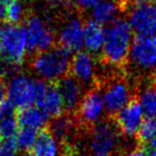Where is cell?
<instances>
[{"label": "cell", "instance_id": "4fadbf2b", "mask_svg": "<svg viewBox=\"0 0 156 156\" xmlns=\"http://www.w3.org/2000/svg\"><path fill=\"white\" fill-rule=\"evenodd\" d=\"M70 71L72 76L81 85H90L94 81L97 65L93 54L86 51H79L71 58Z\"/></svg>", "mask_w": 156, "mask_h": 156}, {"label": "cell", "instance_id": "44dd1931", "mask_svg": "<svg viewBox=\"0 0 156 156\" xmlns=\"http://www.w3.org/2000/svg\"><path fill=\"white\" fill-rule=\"evenodd\" d=\"M140 148L148 149L156 139V118H147L135 135Z\"/></svg>", "mask_w": 156, "mask_h": 156}, {"label": "cell", "instance_id": "8fae6325", "mask_svg": "<svg viewBox=\"0 0 156 156\" xmlns=\"http://www.w3.org/2000/svg\"><path fill=\"white\" fill-rule=\"evenodd\" d=\"M84 25L78 17L68 18L62 25L58 34L60 47L69 53L80 51L84 41Z\"/></svg>", "mask_w": 156, "mask_h": 156}, {"label": "cell", "instance_id": "52a82bcc", "mask_svg": "<svg viewBox=\"0 0 156 156\" xmlns=\"http://www.w3.org/2000/svg\"><path fill=\"white\" fill-rule=\"evenodd\" d=\"M129 60L136 68L144 71L156 68V35L135 36Z\"/></svg>", "mask_w": 156, "mask_h": 156}, {"label": "cell", "instance_id": "5bb4252c", "mask_svg": "<svg viewBox=\"0 0 156 156\" xmlns=\"http://www.w3.org/2000/svg\"><path fill=\"white\" fill-rule=\"evenodd\" d=\"M36 104L37 107L41 108L48 117L52 118L62 116L63 111L65 109L58 87L54 85H48L45 82L41 87Z\"/></svg>", "mask_w": 156, "mask_h": 156}, {"label": "cell", "instance_id": "6da1fadb", "mask_svg": "<svg viewBox=\"0 0 156 156\" xmlns=\"http://www.w3.org/2000/svg\"><path fill=\"white\" fill-rule=\"evenodd\" d=\"M134 32L124 18H118L105 28L103 58L108 64L121 66L129 60Z\"/></svg>", "mask_w": 156, "mask_h": 156}, {"label": "cell", "instance_id": "7402d4cb", "mask_svg": "<svg viewBox=\"0 0 156 156\" xmlns=\"http://www.w3.org/2000/svg\"><path fill=\"white\" fill-rule=\"evenodd\" d=\"M74 129V122L70 117H65V116H60L55 118L51 124V132L58 140H66L72 135Z\"/></svg>", "mask_w": 156, "mask_h": 156}, {"label": "cell", "instance_id": "7c38bea8", "mask_svg": "<svg viewBox=\"0 0 156 156\" xmlns=\"http://www.w3.org/2000/svg\"><path fill=\"white\" fill-rule=\"evenodd\" d=\"M102 94L105 109L113 116L123 108L131 100L129 87L123 80H115L108 83Z\"/></svg>", "mask_w": 156, "mask_h": 156}, {"label": "cell", "instance_id": "9a60e30c", "mask_svg": "<svg viewBox=\"0 0 156 156\" xmlns=\"http://www.w3.org/2000/svg\"><path fill=\"white\" fill-rule=\"evenodd\" d=\"M58 90L64 103V108L68 112H73L78 109L81 101L83 99L82 85L73 76H65L60 81Z\"/></svg>", "mask_w": 156, "mask_h": 156}, {"label": "cell", "instance_id": "e575fe53", "mask_svg": "<svg viewBox=\"0 0 156 156\" xmlns=\"http://www.w3.org/2000/svg\"><path fill=\"white\" fill-rule=\"evenodd\" d=\"M155 71H156V68H155Z\"/></svg>", "mask_w": 156, "mask_h": 156}, {"label": "cell", "instance_id": "7a4b0ae2", "mask_svg": "<svg viewBox=\"0 0 156 156\" xmlns=\"http://www.w3.org/2000/svg\"><path fill=\"white\" fill-rule=\"evenodd\" d=\"M70 53L62 47H51L38 52L32 61L33 72L43 82L63 80L70 70Z\"/></svg>", "mask_w": 156, "mask_h": 156}, {"label": "cell", "instance_id": "ac0fdd59", "mask_svg": "<svg viewBox=\"0 0 156 156\" xmlns=\"http://www.w3.org/2000/svg\"><path fill=\"white\" fill-rule=\"evenodd\" d=\"M120 3L117 0H103L91 10V20L102 26L112 23L118 19Z\"/></svg>", "mask_w": 156, "mask_h": 156}, {"label": "cell", "instance_id": "9c48e42d", "mask_svg": "<svg viewBox=\"0 0 156 156\" xmlns=\"http://www.w3.org/2000/svg\"><path fill=\"white\" fill-rule=\"evenodd\" d=\"M142 111L138 97H132L126 105L113 117L117 129L125 136L136 135L142 121Z\"/></svg>", "mask_w": 156, "mask_h": 156}, {"label": "cell", "instance_id": "30bf717a", "mask_svg": "<svg viewBox=\"0 0 156 156\" xmlns=\"http://www.w3.org/2000/svg\"><path fill=\"white\" fill-rule=\"evenodd\" d=\"M105 109L103 94L98 89H91L83 96L78 107L80 121L85 125H97L100 121Z\"/></svg>", "mask_w": 156, "mask_h": 156}, {"label": "cell", "instance_id": "484cf974", "mask_svg": "<svg viewBox=\"0 0 156 156\" xmlns=\"http://www.w3.org/2000/svg\"><path fill=\"white\" fill-rule=\"evenodd\" d=\"M18 148L14 139L1 140L0 142V156H18Z\"/></svg>", "mask_w": 156, "mask_h": 156}, {"label": "cell", "instance_id": "cb8c5ba5", "mask_svg": "<svg viewBox=\"0 0 156 156\" xmlns=\"http://www.w3.org/2000/svg\"><path fill=\"white\" fill-rule=\"evenodd\" d=\"M142 111L147 118H156V88L147 87L139 97Z\"/></svg>", "mask_w": 156, "mask_h": 156}, {"label": "cell", "instance_id": "2e32d148", "mask_svg": "<svg viewBox=\"0 0 156 156\" xmlns=\"http://www.w3.org/2000/svg\"><path fill=\"white\" fill-rule=\"evenodd\" d=\"M105 41L104 26L94 20L87 21L84 25V41L83 47L90 54H98L103 51Z\"/></svg>", "mask_w": 156, "mask_h": 156}, {"label": "cell", "instance_id": "ffe728a7", "mask_svg": "<svg viewBox=\"0 0 156 156\" xmlns=\"http://www.w3.org/2000/svg\"><path fill=\"white\" fill-rule=\"evenodd\" d=\"M48 116L38 107H27L20 111L18 114V123L21 127H29L38 131L39 129L44 127L48 121Z\"/></svg>", "mask_w": 156, "mask_h": 156}, {"label": "cell", "instance_id": "83f0119b", "mask_svg": "<svg viewBox=\"0 0 156 156\" xmlns=\"http://www.w3.org/2000/svg\"><path fill=\"white\" fill-rule=\"evenodd\" d=\"M120 156H147V150L144 148H138V149H135V150L131 151V152L125 153V154H122Z\"/></svg>", "mask_w": 156, "mask_h": 156}, {"label": "cell", "instance_id": "e0dca14e", "mask_svg": "<svg viewBox=\"0 0 156 156\" xmlns=\"http://www.w3.org/2000/svg\"><path fill=\"white\" fill-rule=\"evenodd\" d=\"M18 124L15 117V107L6 99L0 106V138L2 140L15 139Z\"/></svg>", "mask_w": 156, "mask_h": 156}, {"label": "cell", "instance_id": "4316f807", "mask_svg": "<svg viewBox=\"0 0 156 156\" xmlns=\"http://www.w3.org/2000/svg\"><path fill=\"white\" fill-rule=\"evenodd\" d=\"M101 1H103V0H74V3L81 10L91 11Z\"/></svg>", "mask_w": 156, "mask_h": 156}, {"label": "cell", "instance_id": "3957f363", "mask_svg": "<svg viewBox=\"0 0 156 156\" xmlns=\"http://www.w3.org/2000/svg\"><path fill=\"white\" fill-rule=\"evenodd\" d=\"M43 81L26 73L14 74L6 86V99L15 108H27L36 103Z\"/></svg>", "mask_w": 156, "mask_h": 156}, {"label": "cell", "instance_id": "277c9868", "mask_svg": "<svg viewBox=\"0 0 156 156\" xmlns=\"http://www.w3.org/2000/svg\"><path fill=\"white\" fill-rule=\"evenodd\" d=\"M28 51V44L23 27L5 25L0 27V56L9 65L16 66L23 62Z\"/></svg>", "mask_w": 156, "mask_h": 156}, {"label": "cell", "instance_id": "ba28073f", "mask_svg": "<svg viewBox=\"0 0 156 156\" xmlns=\"http://www.w3.org/2000/svg\"><path fill=\"white\" fill-rule=\"evenodd\" d=\"M118 129L111 122H99L94 125L89 141L94 156H109L119 141Z\"/></svg>", "mask_w": 156, "mask_h": 156}, {"label": "cell", "instance_id": "d6a6232c", "mask_svg": "<svg viewBox=\"0 0 156 156\" xmlns=\"http://www.w3.org/2000/svg\"><path fill=\"white\" fill-rule=\"evenodd\" d=\"M1 1H3L4 3H11V2H14V1H19V0H1Z\"/></svg>", "mask_w": 156, "mask_h": 156}, {"label": "cell", "instance_id": "1f68e13d", "mask_svg": "<svg viewBox=\"0 0 156 156\" xmlns=\"http://www.w3.org/2000/svg\"><path fill=\"white\" fill-rule=\"evenodd\" d=\"M148 149H156V139L152 142V144H150V147H149Z\"/></svg>", "mask_w": 156, "mask_h": 156}, {"label": "cell", "instance_id": "5b68a950", "mask_svg": "<svg viewBox=\"0 0 156 156\" xmlns=\"http://www.w3.org/2000/svg\"><path fill=\"white\" fill-rule=\"evenodd\" d=\"M126 20L136 36L156 35V0H135Z\"/></svg>", "mask_w": 156, "mask_h": 156}, {"label": "cell", "instance_id": "8992f818", "mask_svg": "<svg viewBox=\"0 0 156 156\" xmlns=\"http://www.w3.org/2000/svg\"><path fill=\"white\" fill-rule=\"evenodd\" d=\"M29 51L41 52L53 47L54 33L48 23L38 16H32L23 26Z\"/></svg>", "mask_w": 156, "mask_h": 156}, {"label": "cell", "instance_id": "4dcf8cb0", "mask_svg": "<svg viewBox=\"0 0 156 156\" xmlns=\"http://www.w3.org/2000/svg\"><path fill=\"white\" fill-rule=\"evenodd\" d=\"M147 156H156V149H146Z\"/></svg>", "mask_w": 156, "mask_h": 156}, {"label": "cell", "instance_id": "f1b7e54d", "mask_svg": "<svg viewBox=\"0 0 156 156\" xmlns=\"http://www.w3.org/2000/svg\"><path fill=\"white\" fill-rule=\"evenodd\" d=\"M6 100V89L2 86V84H0V106L1 104Z\"/></svg>", "mask_w": 156, "mask_h": 156}, {"label": "cell", "instance_id": "d6986e66", "mask_svg": "<svg viewBox=\"0 0 156 156\" xmlns=\"http://www.w3.org/2000/svg\"><path fill=\"white\" fill-rule=\"evenodd\" d=\"M32 151L35 156H60V140L50 131H43L38 134Z\"/></svg>", "mask_w": 156, "mask_h": 156}, {"label": "cell", "instance_id": "d590c367", "mask_svg": "<svg viewBox=\"0 0 156 156\" xmlns=\"http://www.w3.org/2000/svg\"><path fill=\"white\" fill-rule=\"evenodd\" d=\"M155 88H156V86H155Z\"/></svg>", "mask_w": 156, "mask_h": 156}, {"label": "cell", "instance_id": "d4e9b609", "mask_svg": "<svg viewBox=\"0 0 156 156\" xmlns=\"http://www.w3.org/2000/svg\"><path fill=\"white\" fill-rule=\"evenodd\" d=\"M25 12V5L21 2V0L11 2V3L6 4L5 19L11 25H17V23H19L23 19Z\"/></svg>", "mask_w": 156, "mask_h": 156}, {"label": "cell", "instance_id": "8d00e7d4", "mask_svg": "<svg viewBox=\"0 0 156 156\" xmlns=\"http://www.w3.org/2000/svg\"><path fill=\"white\" fill-rule=\"evenodd\" d=\"M93 156H94V155H93Z\"/></svg>", "mask_w": 156, "mask_h": 156}, {"label": "cell", "instance_id": "836d02e7", "mask_svg": "<svg viewBox=\"0 0 156 156\" xmlns=\"http://www.w3.org/2000/svg\"><path fill=\"white\" fill-rule=\"evenodd\" d=\"M25 156H35L34 154H27V155H25Z\"/></svg>", "mask_w": 156, "mask_h": 156}, {"label": "cell", "instance_id": "f546056e", "mask_svg": "<svg viewBox=\"0 0 156 156\" xmlns=\"http://www.w3.org/2000/svg\"><path fill=\"white\" fill-rule=\"evenodd\" d=\"M5 9H6V4L0 0V21L5 18Z\"/></svg>", "mask_w": 156, "mask_h": 156}, {"label": "cell", "instance_id": "603a6c76", "mask_svg": "<svg viewBox=\"0 0 156 156\" xmlns=\"http://www.w3.org/2000/svg\"><path fill=\"white\" fill-rule=\"evenodd\" d=\"M38 137V131L29 127H21L15 136V142L18 149L23 151L33 150Z\"/></svg>", "mask_w": 156, "mask_h": 156}]
</instances>
